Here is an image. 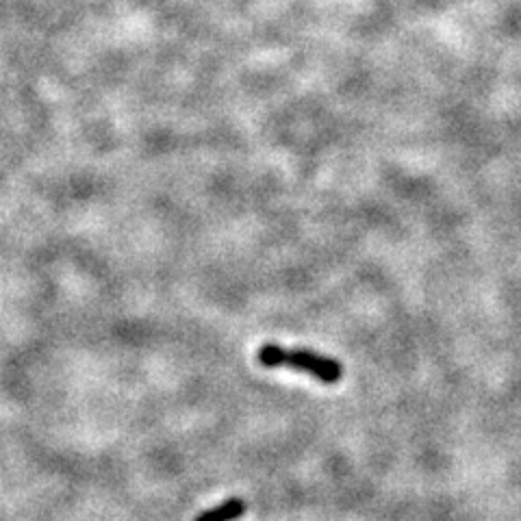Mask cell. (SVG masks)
I'll return each mask as SVG.
<instances>
[{
  "label": "cell",
  "mask_w": 521,
  "mask_h": 521,
  "mask_svg": "<svg viewBox=\"0 0 521 521\" xmlns=\"http://www.w3.org/2000/svg\"><path fill=\"white\" fill-rule=\"evenodd\" d=\"M257 361L263 367H289L302 374L315 376L326 385H335L343 376V367L337 359L324 357L313 350H300V348H283L276 343H265L257 352Z\"/></svg>",
  "instance_id": "cell-1"
},
{
  "label": "cell",
  "mask_w": 521,
  "mask_h": 521,
  "mask_svg": "<svg viewBox=\"0 0 521 521\" xmlns=\"http://www.w3.org/2000/svg\"><path fill=\"white\" fill-rule=\"evenodd\" d=\"M246 511H248V504L244 500L231 498V500H226L224 504L211 508V511H205L202 515H198L196 521H235Z\"/></svg>",
  "instance_id": "cell-2"
}]
</instances>
